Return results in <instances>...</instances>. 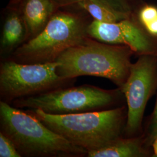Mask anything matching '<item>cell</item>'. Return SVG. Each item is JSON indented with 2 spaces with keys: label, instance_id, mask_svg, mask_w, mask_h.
<instances>
[{
  "label": "cell",
  "instance_id": "1",
  "mask_svg": "<svg viewBox=\"0 0 157 157\" xmlns=\"http://www.w3.org/2000/svg\"><path fill=\"white\" fill-rule=\"evenodd\" d=\"M134 53L128 46L111 44L88 37L56 59L58 75L67 80L78 76L104 78L122 87L128 78Z\"/></svg>",
  "mask_w": 157,
  "mask_h": 157
},
{
  "label": "cell",
  "instance_id": "2",
  "mask_svg": "<svg viewBox=\"0 0 157 157\" xmlns=\"http://www.w3.org/2000/svg\"><path fill=\"white\" fill-rule=\"evenodd\" d=\"M1 132L9 138L21 156L83 157L87 151L46 126L31 112L0 102Z\"/></svg>",
  "mask_w": 157,
  "mask_h": 157
},
{
  "label": "cell",
  "instance_id": "3",
  "mask_svg": "<svg viewBox=\"0 0 157 157\" xmlns=\"http://www.w3.org/2000/svg\"><path fill=\"white\" fill-rule=\"evenodd\" d=\"M52 131L87 151L107 146L119 138L124 108L53 115L40 109H28Z\"/></svg>",
  "mask_w": 157,
  "mask_h": 157
},
{
  "label": "cell",
  "instance_id": "4",
  "mask_svg": "<svg viewBox=\"0 0 157 157\" xmlns=\"http://www.w3.org/2000/svg\"><path fill=\"white\" fill-rule=\"evenodd\" d=\"M59 10L40 33L15 49L12 60L24 63L56 62L63 52L89 37L90 22L82 12Z\"/></svg>",
  "mask_w": 157,
  "mask_h": 157
},
{
  "label": "cell",
  "instance_id": "5",
  "mask_svg": "<svg viewBox=\"0 0 157 157\" xmlns=\"http://www.w3.org/2000/svg\"><path fill=\"white\" fill-rule=\"evenodd\" d=\"M117 93L113 91L84 84L68 88L59 87L38 95L12 101L13 107L40 109L53 115H68L101 111L112 104Z\"/></svg>",
  "mask_w": 157,
  "mask_h": 157
},
{
  "label": "cell",
  "instance_id": "6",
  "mask_svg": "<svg viewBox=\"0 0 157 157\" xmlns=\"http://www.w3.org/2000/svg\"><path fill=\"white\" fill-rule=\"evenodd\" d=\"M58 62L24 63L13 60L1 62L0 94L7 103L62 87L72 80L59 76Z\"/></svg>",
  "mask_w": 157,
  "mask_h": 157
},
{
  "label": "cell",
  "instance_id": "7",
  "mask_svg": "<svg viewBox=\"0 0 157 157\" xmlns=\"http://www.w3.org/2000/svg\"><path fill=\"white\" fill-rule=\"evenodd\" d=\"M133 13L118 22H90L87 33L91 38L101 42L128 46L140 55L157 58V35L149 32Z\"/></svg>",
  "mask_w": 157,
  "mask_h": 157
},
{
  "label": "cell",
  "instance_id": "8",
  "mask_svg": "<svg viewBox=\"0 0 157 157\" xmlns=\"http://www.w3.org/2000/svg\"><path fill=\"white\" fill-rule=\"evenodd\" d=\"M155 58L141 56L132 65L128 78L121 87L128 108L126 126L128 133H133L140 127L154 83L157 69Z\"/></svg>",
  "mask_w": 157,
  "mask_h": 157
},
{
  "label": "cell",
  "instance_id": "9",
  "mask_svg": "<svg viewBox=\"0 0 157 157\" xmlns=\"http://www.w3.org/2000/svg\"><path fill=\"white\" fill-rule=\"evenodd\" d=\"M18 9L25 24L29 39L40 33L59 10L52 0H23Z\"/></svg>",
  "mask_w": 157,
  "mask_h": 157
},
{
  "label": "cell",
  "instance_id": "10",
  "mask_svg": "<svg viewBox=\"0 0 157 157\" xmlns=\"http://www.w3.org/2000/svg\"><path fill=\"white\" fill-rule=\"evenodd\" d=\"M7 10L1 40V47L3 52L17 48L27 38L26 26L19 9L7 8Z\"/></svg>",
  "mask_w": 157,
  "mask_h": 157
},
{
  "label": "cell",
  "instance_id": "11",
  "mask_svg": "<svg viewBox=\"0 0 157 157\" xmlns=\"http://www.w3.org/2000/svg\"><path fill=\"white\" fill-rule=\"evenodd\" d=\"M141 148L137 139L119 137L108 145L87 151L89 157H135L140 156Z\"/></svg>",
  "mask_w": 157,
  "mask_h": 157
},
{
  "label": "cell",
  "instance_id": "12",
  "mask_svg": "<svg viewBox=\"0 0 157 157\" xmlns=\"http://www.w3.org/2000/svg\"><path fill=\"white\" fill-rule=\"evenodd\" d=\"M78 8L89 13L94 20L104 23L118 22L133 13L119 11L101 0H82Z\"/></svg>",
  "mask_w": 157,
  "mask_h": 157
},
{
  "label": "cell",
  "instance_id": "13",
  "mask_svg": "<svg viewBox=\"0 0 157 157\" xmlns=\"http://www.w3.org/2000/svg\"><path fill=\"white\" fill-rule=\"evenodd\" d=\"M59 9L75 8L82 0H52ZM119 11L133 13L135 0H101Z\"/></svg>",
  "mask_w": 157,
  "mask_h": 157
},
{
  "label": "cell",
  "instance_id": "14",
  "mask_svg": "<svg viewBox=\"0 0 157 157\" xmlns=\"http://www.w3.org/2000/svg\"><path fill=\"white\" fill-rule=\"evenodd\" d=\"M0 157H22L12 141L2 132H0Z\"/></svg>",
  "mask_w": 157,
  "mask_h": 157
},
{
  "label": "cell",
  "instance_id": "15",
  "mask_svg": "<svg viewBox=\"0 0 157 157\" xmlns=\"http://www.w3.org/2000/svg\"><path fill=\"white\" fill-rule=\"evenodd\" d=\"M140 21L146 26L157 17V8L152 6H144L137 15Z\"/></svg>",
  "mask_w": 157,
  "mask_h": 157
},
{
  "label": "cell",
  "instance_id": "16",
  "mask_svg": "<svg viewBox=\"0 0 157 157\" xmlns=\"http://www.w3.org/2000/svg\"><path fill=\"white\" fill-rule=\"evenodd\" d=\"M151 132L152 139H155L157 137V102L152 119Z\"/></svg>",
  "mask_w": 157,
  "mask_h": 157
},
{
  "label": "cell",
  "instance_id": "17",
  "mask_svg": "<svg viewBox=\"0 0 157 157\" xmlns=\"http://www.w3.org/2000/svg\"><path fill=\"white\" fill-rule=\"evenodd\" d=\"M147 30L151 33L157 35V17L145 26Z\"/></svg>",
  "mask_w": 157,
  "mask_h": 157
},
{
  "label": "cell",
  "instance_id": "18",
  "mask_svg": "<svg viewBox=\"0 0 157 157\" xmlns=\"http://www.w3.org/2000/svg\"><path fill=\"white\" fill-rule=\"evenodd\" d=\"M23 0H10L7 8L18 9Z\"/></svg>",
  "mask_w": 157,
  "mask_h": 157
},
{
  "label": "cell",
  "instance_id": "19",
  "mask_svg": "<svg viewBox=\"0 0 157 157\" xmlns=\"http://www.w3.org/2000/svg\"><path fill=\"white\" fill-rule=\"evenodd\" d=\"M152 146H153V150H154V155H155L154 156L157 157V137L154 139Z\"/></svg>",
  "mask_w": 157,
  "mask_h": 157
}]
</instances>
